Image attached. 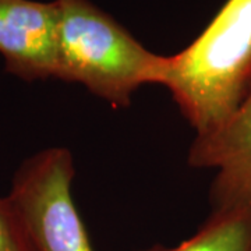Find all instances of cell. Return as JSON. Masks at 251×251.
Segmentation results:
<instances>
[{
    "label": "cell",
    "instance_id": "cell-1",
    "mask_svg": "<svg viewBox=\"0 0 251 251\" xmlns=\"http://www.w3.org/2000/svg\"><path fill=\"white\" fill-rule=\"evenodd\" d=\"M158 85L196 135L222 125L251 92V0H227L187 48L165 56Z\"/></svg>",
    "mask_w": 251,
    "mask_h": 251
},
{
    "label": "cell",
    "instance_id": "cell-2",
    "mask_svg": "<svg viewBox=\"0 0 251 251\" xmlns=\"http://www.w3.org/2000/svg\"><path fill=\"white\" fill-rule=\"evenodd\" d=\"M54 78L81 84L113 108L130 106L137 91L158 84L165 56L148 50L90 0H53Z\"/></svg>",
    "mask_w": 251,
    "mask_h": 251
},
{
    "label": "cell",
    "instance_id": "cell-3",
    "mask_svg": "<svg viewBox=\"0 0 251 251\" xmlns=\"http://www.w3.org/2000/svg\"><path fill=\"white\" fill-rule=\"evenodd\" d=\"M75 175L72 152L49 147L20 165L9 200L31 251H94L72 193Z\"/></svg>",
    "mask_w": 251,
    "mask_h": 251
},
{
    "label": "cell",
    "instance_id": "cell-4",
    "mask_svg": "<svg viewBox=\"0 0 251 251\" xmlns=\"http://www.w3.org/2000/svg\"><path fill=\"white\" fill-rule=\"evenodd\" d=\"M187 162L194 169L215 172L211 211L251 208V92L222 125L196 135Z\"/></svg>",
    "mask_w": 251,
    "mask_h": 251
},
{
    "label": "cell",
    "instance_id": "cell-5",
    "mask_svg": "<svg viewBox=\"0 0 251 251\" xmlns=\"http://www.w3.org/2000/svg\"><path fill=\"white\" fill-rule=\"evenodd\" d=\"M56 14L52 1L0 0V54L24 81L54 78Z\"/></svg>",
    "mask_w": 251,
    "mask_h": 251
},
{
    "label": "cell",
    "instance_id": "cell-6",
    "mask_svg": "<svg viewBox=\"0 0 251 251\" xmlns=\"http://www.w3.org/2000/svg\"><path fill=\"white\" fill-rule=\"evenodd\" d=\"M138 251H251V208L211 211L191 237L176 246L153 244Z\"/></svg>",
    "mask_w": 251,
    "mask_h": 251
},
{
    "label": "cell",
    "instance_id": "cell-7",
    "mask_svg": "<svg viewBox=\"0 0 251 251\" xmlns=\"http://www.w3.org/2000/svg\"><path fill=\"white\" fill-rule=\"evenodd\" d=\"M0 251H31L21 219L9 197H0Z\"/></svg>",
    "mask_w": 251,
    "mask_h": 251
}]
</instances>
